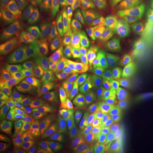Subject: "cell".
<instances>
[{
	"label": "cell",
	"mask_w": 153,
	"mask_h": 153,
	"mask_svg": "<svg viewBox=\"0 0 153 153\" xmlns=\"http://www.w3.org/2000/svg\"><path fill=\"white\" fill-rule=\"evenodd\" d=\"M45 54L42 42L33 39L4 61L1 68V83L7 84L28 74L35 73L43 63Z\"/></svg>",
	"instance_id": "1"
},
{
	"label": "cell",
	"mask_w": 153,
	"mask_h": 153,
	"mask_svg": "<svg viewBox=\"0 0 153 153\" xmlns=\"http://www.w3.org/2000/svg\"><path fill=\"white\" fill-rule=\"evenodd\" d=\"M57 91L41 90L27 99L12 113L9 123L13 127L33 128L48 123L49 109Z\"/></svg>",
	"instance_id": "2"
},
{
	"label": "cell",
	"mask_w": 153,
	"mask_h": 153,
	"mask_svg": "<svg viewBox=\"0 0 153 153\" xmlns=\"http://www.w3.org/2000/svg\"><path fill=\"white\" fill-rule=\"evenodd\" d=\"M42 88L35 73L17 79L1 90V111L8 112L16 109Z\"/></svg>",
	"instance_id": "3"
},
{
	"label": "cell",
	"mask_w": 153,
	"mask_h": 153,
	"mask_svg": "<svg viewBox=\"0 0 153 153\" xmlns=\"http://www.w3.org/2000/svg\"><path fill=\"white\" fill-rule=\"evenodd\" d=\"M66 120L72 129L81 132L90 142L98 139L97 117L82 104L66 115Z\"/></svg>",
	"instance_id": "4"
},
{
	"label": "cell",
	"mask_w": 153,
	"mask_h": 153,
	"mask_svg": "<svg viewBox=\"0 0 153 153\" xmlns=\"http://www.w3.org/2000/svg\"><path fill=\"white\" fill-rule=\"evenodd\" d=\"M82 104L74 83L62 86L51 105L48 122L69 114Z\"/></svg>",
	"instance_id": "5"
},
{
	"label": "cell",
	"mask_w": 153,
	"mask_h": 153,
	"mask_svg": "<svg viewBox=\"0 0 153 153\" xmlns=\"http://www.w3.org/2000/svg\"><path fill=\"white\" fill-rule=\"evenodd\" d=\"M4 49L12 52L21 49L33 39L27 31L11 16H7L1 33Z\"/></svg>",
	"instance_id": "6"
},
{
	"label": "cell",
	"mask_w": 153,
	"mask_h": 153,
	"mask_svg": "<svg viewBox=\"0 0 153 153\" xmlns=\"http://www.w3.org/2000/svg\"><path fill=\"white\" fill-rule=\"evenodd\" d=\"M8 16H13L31 36L38 38L42 33L43 25L30 0H21Z\"/></svg>",
	"instance_id": "7"
},
{
	"label": "cell",
	"mask_w": 153,
	"mask_h": 153,
	"mask_svg": "<svg viewBox=\"0 0 153 153\" xmlns=\"http://www.w3.org/2000/svg\"><path fill=\"white\" fill-rule=\"evenodd\" d=\"M42 87L64 86L74 83V78L60 66L49 61L41 64L37 74Z\"/></svg>",
	"instance_id": "8"
},
{
	"label": "cell",
	"mask_w": 153,
	"mask_h": 153,
	"mask_svg": "<svg viewBox=\"0 0 153 153\" xmlns=\"http://www.w3.org/2000/svg\"><path fill=\"white\" fill-rule=\"evenodd\" d=\"M103 44L99 39H94L79 48L78 53L88 76L98 70L102 61Z\"/></svg>",
	"instance_id": "9"
},
{
	"label": "cell",
	"mask_w": 153,
	"mask_h": 153,
	"mask_svg": "<svg viewBox=\"0 0 153 153\" xmlns=\"http://www.w3.org/2000/svg\"><path fill=\"white\" fill-rule=\"evenodd\" d=\"M121 73L119 69L116 70L102 82L99 98L102 104H108L124 90L125 80Z\"/></svg>",
	"instance_id": "10"
},
{
	"label": "cell",
	"mask_w": 153,
	"mask_h": 153,
	"mask_svg": "<svg viewBox=\"0 0 153 153\" xmlns=\"http://www.w3.org/2000/svg\"><path fill=\"white\" fill-rule=\"evenodd\" d=\"M52 60L74 78L88 76L81 61L78 55L73 51H68L56 53L52 56Z\"/></svg>",
	"instance_id": "11"
},
{
	"label": "cell",
	"mask_w": 153,
	"mask_h": 153,
	"mask_svg": "<svg viewBox=\"0 0 153 153\" xmlns=\"http://www.w3.org/2000/svg\"><path fill=\"white\" fill-rule=\"evenodd\" d=\"M79 98L82 105L92 111L97 104V85L91 76L79 78L74 82Z\"/></svg>",
	"instance_id": "12"
},
{
	"label": "cell",
	"mask_w": 153,
	"mask_h": 153,
	"mask_svg": "<svg viewBox=\"0 0 153 153\" xmlns=\"http://www.w3.org/2000/svg\"><path fill=\"white\" fill-rule=\"evenodd\" d=\"M126 111L127 94L124 90L97 115V119L108 123H114L126 115Z\"/></svg>",
	"instance_id": "13"
},
{
	"label": "cell",
	"mask_w": 153,
	"mask_h": 153,
	"mask_svg": "<svg viewBox=\"0 0 153 153\" xmlns=\"http://www.w3.org/2000/svg\"><path fill=\"white\" fill-rule=\"evenodd\" d=\"M81 36V28L76 16H69L66 27L55 40L56 45L61 50L70 49L75 46Z\"/></svg>",
	"instance_id": "14"
},
{
	"label": "cell",
	"mask_w": 153,
	"mask_h": 153,
	"mask_svg": "<svg viewBox=\"0 0 153 153\" xmlns=\"http://www.w3.org/2000/svg\"><path fill=\"white\" fill-rule=\"evenodd\" d=\"M69 13L65 9H60L50 18L43 27L42 36L47 42H51L57 38L66 27Z\"/></svg>",
	"instance_id": "15"
},
{
	"label": "cell",
	"mask_w": 153,
	"mask_h": 153,
	"mask_svg": "<svg viewBox=\"0 0 153 153\" xmlns=\"http://www.w3.org/2000/svg\"><path fill=\"white\" fill-rule=\"evenodd\" d=\"M120 10V0H103L101 14V31L107 36L118 22Z\"/></svg>",
	"instance_id": "16"
},
{
	"label": "cell",
	"mask_w": 153,
	"mask_h": 153,
	"mask_svg": "<svg viewBox=\"0 0 153 153\" xmlns=\"http://www.w3.org/2000/svg\"><path fill=\"white\" fill-rule=\"evenodd\" d=\"M115 61L112 43L107 42L103 45V51L100 65L97 71L91 77L95 84L98 86L104 79L117 70Z\"/></svg>",
	"instance_id": "17"
},
{
	"label": "cell",
	"mask_w": 153,
	"mask_h": 153,
	"mask_svg": "<svg viewBox=\"0 0 153 153\" xmlns=\"http://www.w3.org/2000/svg\"><path fill=\"white\" fill-rule=\"evenodd\" d=\"M145 66V61L141 50L138 52L137 59L134 64L128 69V73L124 81L125 88L127 91L133 92L141 88Z\"/></svg>",
	"instance_id": "18"
},
{
	"label": "cell",
	"mask_w": 153,
	"mask_h": 153,
	"mask_svg": "<svg viewBox=\"0 0 153 153\" xmlns=\"http://www.w3.org/2000/svg\"><path fill=\"white\" fill-rule=\"evenodd\" d=\"M111 43L115 61L118 69L123 74H126L128 71L126 49L125 43V33L123 26H119L116 28Z\"/></svg>",
	"instance_id": "19"
},
{
	"label": "cell",
	"mask_w": 153,
	"mask_h": 153,
	"mask_svg": "<svg viewBox=\"0 0 153 153\" xmlns=\"http://www.w3.org/2000/svg\"><path fill=\"white\" fill-rule=\"evenodd\" d=\"M44 133L42 129H30L10 127L7 130L8 137L18 144L25 145L34 142H42Z\"/></svg>",
	"instance_id": "20"
},
{
	"label": "cell",
	"mask_w": 153,
	"mask_h": 153,
	"mask_svg": "<svg viewBox=\"0 0 153 153\" xmlns=\"http://www.w3.org/2000/svg\"><path fill=\"white\" fill-rule=\"evenodd\" d=\"M124 30L126 49V66L128 69L135 62L139 51L137 49L134 23L131 16L126 18L124 23Z\"/></svg>",
	"instance_id": "21"
},
{
	"label": "cell",
	"mask_w": 153,
	"mask_h": 153,
	"mask_svg": "<svg viewBox=\"0 0 153 153\" xmlns=\"http://www.w3.org/2000/svg\"><path fill=\"white\" fill-rule=\"evenodd\" d=\"M103 0H86L79 10L83 21L90 25L97 23L101 16Z\"/></svg>",
	"instance_id": "22"
},
{
	"label": "cell",
	"mask_w": 153,
	"mask_h": 153,
	"mask_svg": "<svg viewBox=\"0 0 153 153\" xmlns=\"http://www.w3.org/2000/svg\"><path fill=\"white\" fill-rule=\"evenodd\" d=\"M89 142L81 132L74 129L66 137L65 140L67 150L71 153H86Z\"/></svg>",
	"instance_id": "23"
},
{
	"label": "cell",
	"mask_w": 153,
	"mask_h": 153,
	"mask_svg": "<svg viewBox=\"0 0 153 153\" xmlns=\"http://www.w3.org/2000/svg\"><path fill=\"white\" fill-rule=\"evenodd\" d=\"M73 130V129L66 121H57L47 126L44 132L48 136L59 138L65 142L66 137Z\"/></svg>",
	"instance_id": "24"
},
{
	"label": "cell",
	"mask_w": 153,
	"mask_h": 153,
	"mask_svg": "<svg viewBox=\"0 0 153 153\" xmlns=\"http://www.w3.org/2000/svg\"><path fill=\"white\" fill-rule=\"evenodd\" d=\"M41 21L49 19L56 10L55 0H30Z\"/></svg>",
	"instance_id": "25"
},
{
	"label": "cell",
	"mask_w": 153,
	"mask_h": 153,
	"mask_svg": "<svg viewBox=\"0 0 153 153\" xmlns=\"http://www.w3.org/2000/svg\"><path fill=\"white\" fill-rule=\"evenodd\" d=\"M145 94L141 90L132 92L127 100V111L131 116H140L144 112L143 99Z\"/></svg>",
	"instance_id": "26"
},
{
	"label": "cell",
	"mask_w": 153,
	"mask_h": 153,
	"mask_svg": "<svg viewBox=\"0 0 153 153\" xmlns=\"http://www.w3.org/2000/svg\"><path fill=\"white\" fill-rule=\"evenodd\" d=\"M132 126L125 115L121 119L114 123V140L112 143H120L125 141L131 131Z\"/></svg>",
	"instance_id": "27"
},
{
	"label": "cell",
	"mask_w": 153,
	"mask_h": 153,
	"mask_svg": "<svg viewBox=\"0 0 153 153\" xmlns=\"http://www.w3.org/2000/svg\"><path fill=\"white\" fill-rule=\"evenodd\" d=\"M114 123H108L103 121L98 120V139L104 141L107 145L113 143Z\"/></svg>",
	"instance_id": "28"
},
{
	"label": "cell",
	"mask_w": 153,
	"mask_h": 153,
	"mask_svg": "<svg viewBox=\"0 0 153 153\" xmlns=\"http://www.w3.org/2000/svg\"><path fill=\"white\" fill-rule=\"evenodd\" d=\"M141 90L145 95L153 97V64H145Z\"/></svg>",
	"instance_id": "29"
},
{
	"label": "cell",
	"mask_w": 153,
	"mask_h": 153,
	"mask_svg": "<svg viewBox=\"0 0 153 153\" xmlns=\"http://www.w3.org/2000/svg\"><path fill=\"white\" fill-rule=\"evenodd\" d=\"M127 118L131 124L132 127L141 134L148 142L153 145V137L150 129L148 126V123L133 117L129 115H127Z\"/></svg>",
	"instance_id": "30"
},
{
	"label": "cell",
	"mask_w": 153,
	"mask_h": 153,
	"mask_svg": "<svg viewBox=\"0 0 153 153\" xmlns=\"http://www.w3.org/2000/svg\"><path fill=\"white\" fill-rule=\"evenodd\" d=\"M51 153H59L68 151L65 143L62 140L55 137H44L41 142Z\"/></svg>",
	"instance_id": "31"
},
{
	"label": "cell",
	"mask_w": 153,
	"mask_h": 153,
	"mask_svg": "<svg viewBox=\"0 0 153 153\" xmlns=\"http://www.w3.org/2000/svg\"><path fill=\"white\" fill-rule=\"evenodd\" d=\"M125 143L131 145L133 147L139 148H145L152 145L150 142L140 134L138 131L131 128V131L125 140Z\"/></svg>",
	"instance_id": "32"
},
{
	"label": "cell",
	"mask_w": 153,
	"mask_h": 153,
	"mask_svg": "<svg viewBox=\"0 0 153 153\" xmlns=\"http://www.w3.org/2000/svg\"><path fill=\"white\" fill-rule=\"evenodd\" d=\"M145 20L143 16L136 14L134 16L133 23L138 51H141L142 46V38L145 30Z\"/></svg>",
	"instance_id": "33"
},
{
	"label": "cell",
	"mask_w": 153,
	"mask_h": 153,
	"mask_svg": "<svg viewBox=\"0 0 153 153\" xmlns=\"http://www.w3.org/2000/svg\"><path fill=\"white\" fill-rule=\"evenodd\" d=\"M1 153H23L20 145L10 137H4L1 140Z\"/></svg>",
	"instance_id": "34"
},
{
	"label": "cell",
	"mask_w": 153,
	"mask_h": 153,
	"mask_svg": "<svg viewBox=\"0 0 153 153\" xmlns=\"http://www.w3.org/2000/svg\"><path fill=\"white\" fill-rule=\"evenodd\" d=\"M141 47L142 56L145 64H153V38L145 39Z\"/></svg>",
	"instance_id": "35"
},
{
	"label": "cell",
	"mask_w": 153,
	"mask_h": 153,
	"mask_svg": "<svg viewBox=\"0 0 153 153\" xmlns=\"http://www.w3.org/2000/svg\"><path fill=\"white\" fill-rule=\"evenodd\" d=\"M85 153H111L107 144L103 140H96L89 142V145Z\"/></svg>",
	"instance_id": "36"
},
{
	"label": "cell",
	"mask_w": 153,
	"mask_h": 153,
	"mask_svg": "<svg viewBox=\"0 0 153 153\" xmlns=\"http://www.w3.org/2000/svg\"><path fill=\"white\" fill-rule=\"evenodd\" d=\"M20 146L23 153H51L42 143L39 142L21 145Z\"/></svg>",
	"instance_id": "37"
},
{
	"label": "cell",
	"mask_w": 153,
	"mask_h": 153,
	"mask_svg": "<svg viewBox=\"0 0 153 153\" xmlns=\"http://www.w3.org/2000/svg\"><path fill=\"white\" fill-rule=\"evenodd\" d=\"M139 148L133 147L126 143H112L110 150L112 153H137Z\"/></svg>",
	"instance_id": "38"
},
{
	"label": "cell",
	"mask_w": 153,
	"mask_h": 153,
	"mask_svg": "<svg viewBox=\"0 0 153 153\" xmlns=\"http://www.w3.org/2000/svg\"><path fill=\"white\" fill-rule=\"evenodd\" d=\"M21 0H1V14L9 16Z\"/></svg>",
	"instance_id": "39"
},
{
	"label": "cell",
	"mask_w": 153,
	"mask_h": 153,
	"mask_svg": "<svg viewBox=\"0 0 153 153\" xmlns=\"http://www.w3.org/2000/svg\"><path fill=\"white\" fill-rule=\"evenodd\" d=\"M121 13L123 15L131 14L136 11L133 0H120Z\"/></svg>",
	"instance_id": "40"
},
{
	"label": "cell",
	"mask_w": 153,
	"mask_h": 153,
	"mask_svg": "<svg viewBox=\"0 0 153 153\" xmlns=\"http://www.w3.org/2000/svg\"><path fill=\"white\" fill-rule=\"evenodd\" d=\"M144 112L148 117L153 116V97L145 95L143 99Z\"/></svg>",
	"instance_id": "41"
},
{
	"label": "cell",
	"mask_w": 153,
	"mask_h": 153,
	"mask_svg": "<svg viewBox=\"0 0 153 153\" xmlns=\"http://www.w3.org/2000/svg\"><path fill=\"white\" fill-rule=\"evenodd\" d=\"M151 0H133V5L136 11L143 12L148 7Z\"/></svg>",
	"instance_id": "42"
},
{
	"label": "cell",
	"mask_w": 153,
	"mask_h": 153,
	"mask_svg": "<svg viewBox=\"0 0 153 153\" xmlns=\"http://www.w3.org/2000/svg\"><path fill=\"white\" fill-rule=\"evenodd\" d=\"M142 15L146 22L149 21L153 18V0H151L148 7L142 12Z\"/></svg>",
	"instance_id": "43"
},
{
	"label": "cell",
	"mask_w": 153,
	"mask_h": 153,
	"mask_svg": "<svg viewBox=\"0 0 153 153\" xmlns=\"http://www.w3.org/2000/svg\"><path fill=\"white\" fill-rule=\"evenodd\" d=\"M74 10H80L86 0H69Z\"/></svg>",
	"instance_id": "44"
},
{
	"label": "cell",
	"mask_w": 153,
	"mask_h": 153,
	"mask_svg": "<svg viewBox=\"0 0 153 153\" xmlns=\"http://www.w3.org/2000/svg\"><path fill=\"white\" fill-rule=\"evenodd\" d=\"M139 153H153V145L144 148V149Z\"/></svg>",
	"instance_id": "45"
},
{
	"label": "cell",
	"mask_w": 153,
	"mask_h": 153,
	"mask_svg": "<svg viewBox=\"0 0 153 153\" xmlns=\"http://www.w3.org/2000/svg\"><path fill=\"white\" fill-rule=\"evenodd\" d=\"M149 33H150V35L152 36V38H153V19L151 21V23L150 24Z\"/></svg>",
	"instance_id": "46"
},
{
	"label": "cell",
	"mask_w": 153,
	"mask_h": 153,
	"mask_svg": "<svg viewBox=\"0 0 153 153\" xmlns=\"http://www.w3.org/2000/svg\"><path fill=\"white\" fill-rule=\"evenodd\" d=\"M55 1H56V2L59 3L60 4H61V5H62V4H64L65 2H66V1H68V0H55Z\"/></svg>",
	"instance_id": "47"
},
{
	"label": "cell",
	"mask_w": 153,
	"mask_h": 153,
	"mask_svg": "<svg viewBox=\"0 0 153 153\" xmlns=\"http://www.w3.org/2000/svg\"><path fill=\"white\" fill-rule=\"evenodd\" d=\"M148 126L150 129V131L152 132V136L153 137V124H148Z\"/></svg>",
	"instance_id": "48"
},
{
	"label": "cell",
	"mask_w": 153,
	"mask_h": 153,
	"mask_svg": "<svg viewBox=\"0 0 153 153\" xmlns=\"http://www.w3.org/2000/svg\"><path fill=\"white\" fill-rule=\"evenodd\" d=\"M66 153V152H64V153Z\"/></svg>",
	"instance_id": "49"
}]
</instances>
